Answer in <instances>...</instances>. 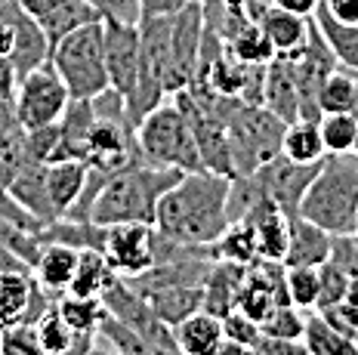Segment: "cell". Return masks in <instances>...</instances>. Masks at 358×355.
Listing matches in <instances>:
<instances>
[{"mask_svg": "<svg viewBox=\"0 0 358 355\" xmlns=\"http://www.w3.org/2000/svg\"><path fill=\"white\" fill-rule=\"evenodd\" d=\"M229 191H232V176L213 173V170L182 173V180L161 198L155 229L179 244L210 247L232 223Z\"/></svg>", "mask_w": 358, "mask_h": 355, "instance_id": "6da1fadb", "label": "cell"}, {"mask_svg": "<svg viewBox=\"0 0 358 355\" xmlns=\"http://www.w3.org/2000/svg\"><path fill=\"white\" fill-rule=\"evenodd\" d=\"M182 180V170L139 164L108 176V182L99 189L93 207H90V223L115 226V223H145L155 226L158 204L176 182Z\"/></svg>", "mask_w": 358, "mask_h": 355, "instance_id": "7a4b0ae2", "label": "cell"}, {"mask_svg": "<svg viewBox=\"0 0 358 355\" xmlns=\"http://www.w3.org/2000/svg\"><path fill=\"white\" fill-rule=\"evenodd\" d=\"M300 217L331 235L358 232V158L327 154L309 191L303 195Z\"/></svg>", "mask_w": 358, "mask_h": 355, "instance_id": "3957f363", "label": "cell"}, {"mask_svg": "<svg viewBox=\"0 0 358 355\" xmlns=\"http://www.w3.org/2000/svg\"><path fill=\"white\" fill-rule=\"evenodd\" d=\"M136 145H139V154H143L145 164L176 167V170H182V173L204 170L192 124L185 121V115L179 112V106L173 99L161 102L158 108H152V112L136 124Z\"/></svg>", "mask_w": 358, "mask_h": 355, "instance_id": "277c9868", "label": "cell"}, {"mask_svg": "<svg viewBox=\"0 0 358 355\" xmlns=\"http://www.w3.org/2000/svg\"><path fill=\"white\" fill-rule=\"evenodd\" d=\"M50 62L69 87L71 99H93L108 90V65H106V28L102 22L78 28L50 50Z\"/></svg>", "mask_w": 358, "mask_h": 355, "instance_id": "5b68a950", "label": "cell"}, {"mask_svg": "<svg viewBox=\"0 0 358 355\" xmlns=\"http://www.w3.org/2000/svg\"><path fill=\"white\" fill-rule=\"evenodd\" d=\"M229 145H232L235 176H250L257 167L281 154V136L287 124L278 115H272L266 106L238 102L226 117Z\"/></svg>", "mask_w": 358, "mask_h": 355, "instance_id": "8992f818", "label": "cell"}, {"mask_svg": "<svg viewBox=\"0 0 358 355\" xmlns=\"http://www.w3.org/2000/svg\"><path fill=\"white\" fill-rule=\"evenodd\" d=\"M71 102L69 87L62 84L53 62H43L41 68L28 71L19 78L16 96H13V108H16L19 121L25 130L47 127V124H59Z\"/></svg>", "mask_w": 358, "mask_h": 355, "instance_id": "52a82bcc", "label": "cell"}, {"mask_svg": "<svg viewBox=\"0 0 358 355\" xmlns=\"http://www.w3.org/2000/svg\"><path fill=\"white\" fill-rule=\"evenodd\" d=\"M204 28H207V16L201 0H192L179 13H173V25H170V87H173V93L189 87L198 75Z\"/></svg>", "mask_w": 358, "mask_h": 355, "instance_id": "ba28073f", "label": "cell"}, {"mask_svg": "<svg viewBox=\"0 0 358 355\" xmlns=\"http://www.w3.org/2000/svg\"><path fill=\"white\" fill-rule=\"evenodd\" d=\"M322 164L324 161L300 164V161H290V158H285V154H275L272 161H266L263 167H257L250 176L268 201H275L287 217H294V213H300L303 195L309 191L312 180L318 176Z\"/></svg>", "mask_w": 358, "mask_h": 355, "instance_id": "9c48e42d", "label": "cell"}, {"mask_svg": "<svg viewBox=\"0 0 358 355\" xmlns=\"http://www.w3.org/2000/svg\"><path fill=\"white\" fill-rule=\"evenodd\" d=\"M102 256L111 272L121 278H136L155 266V226L145 223H115L106 226Z\"/></svg>", "mask_w": 358, "mask_h": 355, "instance_id": "30bf717a", "label": "cell"}, {"mask_svg": "<svg viewBox=\"0 0 358 355\" xmlns=\"http://www.w3.org/2000/svg\"><path fill=\"white\" fill-rule=\"evenodd\" d=\"M53 294H47L34 281L31 269L0 272V328L10 324H37L41 315L53 306Z\"/></svg>", "mask_w": 358, "mask_h": 355, "instance_id": "8fae6325", "label": "cell"}, {"mask_svg": "<svg viewBox=\"0 0 358 355\" xmlns=\"http://www.w3.org/2000/svg\"><path fill=\"white\" fill-rule=\"evenodd\" d=\"M0 19L13 28V68L19 78H25L28 71L41 68L43 62H50V41L43 34L41 22L28 16L16 0H0Z\"/></svg>", "mask_w": 358, "mask_h": 355, "instance_id": "7c38bea8", "label": "cell"}, {"mask_svg": "<svg viewBox=\"0 0 358 355\" xmlns=\"http://www.w3.org/2000/svg\"><path fill=\"white\" fill-rule=\"evenodd\" d=\"M106 28V65L108 80L117 93L130 96L139 80V56H143V43H139V25H121V22H102Z\"/></svg>", "mask_w": 358, "mask_h": 355, "instance_id": "4fadbf2b", "label": "cell"}, {"mask_svg": "<svg viewBox=\"0 0 358 355\" xmlns=\"http://www.w3.org/2000/svg\"><path fill=\"white\" fill-rule=\"evenodd\" d=\"M241 219H248V223L253 226V232H257L259 260L285 263V254H287V213L281 210L275 201H268L266 195H259Z\"/></svg>", "mask_w": 358, "mask_h": 355, "instance_id": "5bb4252c", "label": "cell"}, {"mask_svg": "<svg viewBox=\"0 0 358 355\" xmlns=\"http://www.w3.org/2000/svg\"><path fill=\"white\" fill-rule=\"evenodd\" d=\"M87 173H90L87 161L62 158L47 164V195H50V204H53L56 219H65L78 207L80 195L87 189Z\"/></svg>", "mask_w": 358, "mask_h": 355, "instance_id": "9a60e30c", "label": "cell"}, {"mask_svg": "<svg viewBox=\"0 0 358 355\" xmlns=\"http://www.w3.org/2000/svg\"><path fill=\"white\" fill-rule=\"evenodd\" d=\"M78 256H80V250L71 247V244L43 241L41 254H37V260L31 266V275L47 294L62 297L74 278V269H78Z\"/></svg>", "mask_w": 358, "mask_h": 355, "instance_id": "2e32d148", "label": "cell"}, {"mask_svg": "<svg viewBox=\"0 0 358 355\" xmlns=\"http://www.w3.org/2000/svg\"><path fill=\"white\" fill-rule=\"evenodd\" d=\"M257 22L268 38V43L275 47V56H285V59L296 56L306 47V41H309L312 16L306 19V16H296V13L281 10V6H275V3H266Z\"/></svg>", "mask_w": 358, "mask_h": 355, "instance_id": "e0dca14e", "label": "cell"}, {"mask_svg": "<svg viewBox=\"0 0 358 355\" xmlns=\"http://www.w3.org/2000/svg\"><path fill=\"white\" fill-rule=\"evenodd\" d=\"M331 232L294 213L287 217V254L285 266H322L331 256Z\"/></svg>", "mask_w": 358, "mask_h": 355, "instance_id": "ac0fdd59", "label": "cell"}, {"mask_svg": "<svg viewBox=\"0 0 358 355\" xmlns=\"http://www.w3.org/2000/svg\"><path fill=\"white\" fill-rule=\"evenodd\" d=\"M263 106L272 115H278L285 124L300 117V93H296V78L294 65L285 56H275L266 65V80H263Z\"/></svg>", "mask_w": 358, "mask_h": 355, "instance_id": "d6986e66", "label": "cell"}, {"mask_svg": "<svg viewBox=\"0 0 358 355\" xmlns=\"http://www.w3.org/2000/svg\"><path fill=\"white\" fill-rule=\"evenodd\" d=\"M6 191H10L16 201L31 213L34 219H41L43 226L56 223V213H53V204H50V195H47V164H25L19 167L10 180L3 182Z\"/></svg>", "mask_w": 358, "mask_h": 355, "instance_id": "ffe728a7", "label": "cell"}, {"mask_svg": "<svg viewBox=\"0 0 358 355\" xmlns=\"http://www.w3.org/2000/svg\"><path fill=\"white\" fill-rule=\"evenodd\" d=\"M139 297H145V303L158 312V318L164 324H170V328H176L179 321H185V318L195 315L198 309H204V287H198V284L155 287V291H143Z\"/></svg>", "mask_w": 358, "mask_h": 355, "instance_id": "44dd1931", "label": "cell"}, {"mask_svg": "<svg viewBox=\"0 0 358 355\" xmlns=\"http://www.w3.org/2000/svg\"><path fill=\"white\" fill-rule=\"evenodd\" d=\"M173 334L182 355H213L216 346L226 340V324H222L220 315L198 309L195 315H189L185 321L176 324Z\"/></svg>", "mask_w": 358, "mask_h": 355, "instance_id": "7402d4cb", "label": "cell"}, {"mask_svg": "<svg viewBox=\"0 0 358 355\" xmlns=\"http://www.w3.org/2000/svg\"><path fill=\"white\" fill-rule=\"evenodd\" d=\"M244 272L248 266L241 263H226V260H216L210 275L204 281V309L220 318H226L235 309L238 300V287L244 281Z\"/></svg>", "mask_w": 358, "mask_h": 355, "instance_id": "603a6c76", "label": "cell"}, {"mask_svg": "<svg viewBox=\"0 0 358 355\" xmlns=\"http://www.w3.org/2000/svg\"><path fill=\"white\" fill-rule=\"evenodd\" d=\"M25 136L28 130L22 127L13 99H0V182H6L19 167L31 164L25 154Z\"/></svg>", "mask_w": 358, "mask_h": 355, "instance_id": "cb8c5ba5", "label": "cell"}, {"mask_svg": "<svg viewBox=\"0 0 358 355\" xmlns=\"http://www.w3.org/2000/svg\"><path fill=\"white\" fill-rule=\"evenodd\" d=\"M93 22H102V19L90 0H59L53 10L41 19V28L50 41V50H53L62 38H69V34H74L84 25H93Z\"/></svg>", "mask_w": 358, "mask_h": 355, "instance_id": "d4e9b609", "label": "cell"}, {"mask_svg": "<svg viewBox=\"0 0 358 355\" xmlns=\"http://www.w3.org/2000/svg\"><path fill=\"white\" fill-rule=\"evenodd\" d=\"M281 154L290 161H300V164H315V161L327 158L322 130H318V121H309V117H296L285 127V136H281Z\"/></svg>", "mask_w": 358, "mask_h": 355, "instance_id": "484cf974", "label": "cell"}, {"mask_svg": "<svg viewBox=\"0 0 358 355\" xmlns=\"http://www.w3.org/2000/svg\"><path fill=\"white\" fill-rule=\"evenodd\" d=\"M303 343L309 349V355H355V340L334 328L318 309L306 312Z\"/></svg>", "mask_w": 358, "mask_h": 355, "instance_id": "4316f807", "label": "cell"}, {"mask_svg": "<svg viewBox=\"0 0 358 355\" xmlns=\"http://www.w3.org/2000/svg\"><path fill=\"white\" fill-rule=\"evenodd\" d=\"M210 256L213 260H226V263H241V266L257 263L259 250H257V232H253V226L248 219L229 223L226 232L210 244Z\"/></svg>", "mask_w": 358, "mask_h": 355, "instance_id": "83f0119b", "label": "cell"}, {"mask_svg": "<svg viewBox=\"0 0 358 355\" xmlns=\"http://www.w3.org/2000/svg\"><path fill=\"white\" fill-rule=\"evenodd\" d=\"M111 275H115V272H111L106 256H102V250L84 247L78 256L74 278H71V284L65 294H74V297H102V291L108 287Z\"/></svg>", "mask_w": 358, "mask_h": 355, "instance_id": "f1b7e54d", "label": "cell"}, {"mask_svg": "<svg viewBox=\"0 0 358 355\" xmlns=\"http://www.w3.org/2000/svg\"><path fill=\"white\" fill-rule=\"evenodd\" d=\"M315 22L322 28L327 47H331L334 59L349 71H358V25H346V22H337L324 6L315 10Z\"/></svg>", "mask_w": 358, "mask_h": 355, "instance_id": "f546056e", "label": "cell"}, {"mask_svg": "<svg viewBox=\"0 0 358 355\" xmlns=\"http://www.w3.org/2000/svg\"><path fill=\"white\" fill-rule=\"evenodd\" d=\"M358 106V80H355V71L337 68L324 78L322 90H318V108L322 115H334V112H355Z\"/></svg>", "mask_w": 358, "mask_h": 355, "instance_id": "4dcf8cb0", "label": "cell"}, {"mask_svg": "<svg viewBox=\"0 0 358 355\" xmlns=\"http://www.w3.org/2000/svg\"><path fill=\"white\" fill-rule=\"evenodd\" d=\"M99 340H106L117 355H182L179 349H164V346L148 343V340H143L133 328H127L124 321H117V318H111V315L102 318Z\"/></svg>", "mask_w": 358, "mask_h": 355, "instance_id": "1f68e13d", "label": "cell"}, {"mask_svg": "<svg viewBox=\"0 0 358 355\" xmlns=\"http://www.w3.org/2000/svg\"><path fill=\"white\" fill-rule=\"evenodd\" d=\"M56 309L71 331H90V334H99L102 318L108 315L102 297H74V294L56 297Z\"/></svg>", "mask_w": 358, "mask_h": 355, "instance_id": "d6a6232c", "label": "cell"}, {"mask_svg": "<svg viewBox=\"0 0 358 355\" xmlns=\"http://www.w3.org/2000/svg\"><path fill=\"white\" fill-rule=\"evenodd\" d=\"M226 50L238 62H248V65H268L275 59V47L263 34L259 22H248L244 28H238L232 38L226 41Z\"/></svg>", "mask_w": 358, "mask_h": 355, "instance_id": "836d02e7", "label": "cell"}, {"mask_svg": "<svg viewBox=\"0 0 358 355\" xmlns=\"http://www.w3.org/2000/svg\"><path fill=\"white\" fill-rule=\"evenodd\" d=\"M318 130H322L327 154H349L358 136V115L355 112L322 115L318 117Z\"/></svg>", "mask_w": 358, "mask_h": 355, "instance_id": "e575fe53", "label": "cell"}, {"mask_svg": "<svg viewBox=\"0 0 358 355\" xmlns=\"http://www.w3.org/2000/svg\"><path fill=\"white\" fill-rule=\"evenodd\" d=\"M306 309L294 306V303H281L259 321V331L266 337H285V340H303L306 331Z\"/></svg>", "mask_w": 358, "mask_h": 355, "instance_id": "d590c367", "label": "cell"}, {"mask_svg": "<svg viewBox=\"0 0 358 355\" xmlns=\"http://www.w3.org/2000/svg\"><path fill=\"white\" fill-rule=\"evenodd\" d=\"M318 266H287V294L300 309H315L318 303Z\"/></svg>", "mask_w": 358, "mask_h": 355, "instance_id": "8d00e7d4", "label": "cell"}, {"mask_svg": "<svg viewBox=\"0 0 358 355\" xmlns=\"http://www.w3.org/2000/svg\"><path fill=\"white\" fill-rule=\"evenodd\" d=\"M0 355H47L34 324L0 328Z\"/></svg>", "mask_w": 358, "mask_h": 355, "instance_id": "74e56055", "label": "cell"}, {"mask_svg": "<svg viewBox=\"0 0 358 355\" xmlns=\"http://www.w3.org/2000/svg\"><path fill=\"white\" fill-rule=\"evenodd\" d=\"M318 275H322V281H318V303L315 309H334L340 306L343 300H346V291H349V281H352V275H346L343 269H337L334 263H322L318 266Z\"/></svg>", "mask_w": 358, "mask_h": 355, "instance_id": "f35d334b", "label": "cell"}, {"mask_svg": "<svg viewBox=\"0 0 358 355\" xmlns=\"http://www.w3.org/2000/svg\"><path fill=\"white\" fill-rule=\"evenodd\" d=\"M56 152H59V124H47V127L28 130L25 154L31 164H50V161H56Z\"/></svg>", "mask_w": 358, "mask_h": 355, "instance_id": "ab89813d", "label": "cell"}, {"mask_svg": "<svg viewBox=\"0 0 358 355\" xmlns=\"http://www.w3.org/2000/svg\"><path fill=\"white\" fill-rule=\"evenodd\" d=\"M102 22H121V25H139L143 22V3L139 0H90Z\"/></svg>", "mask_w": 358, "mask_h": 355, "instance_id": "60d3db41", "label": "cell"}, {"mask_svg": "<svg viewBox=\"0 0 358 355\" xmlns=\"http://www.w3.org/2000/svg\"><path fill=\"white\" fill-rule=\"evenodd\" d=\"M327 263H334L337 269H343L346 275H358V232L349 235H334L331 238V256Z\"/></svg>", "mask_w": 358, "mask_h": 355, "instance_id": "b9f144b4", "label": "cell"}, {"mask_svg": "<svg viewBox=\"0 0 358 355\" xmlns=\"http://www.w3.org/2000/svg\"><path fill=\"white\" fill-rule=\"evenodd\" d=\"M0 219H6V223H13V226H19V229H28V232H41L43 223L41 219H34L31 213L22 207L16 198L6 191V186L0 182Z\"/></svg>", "mask_w": 358, "mask_h": 355, "instance_id": "7bdbcfd3", "label": "cell"}, {"mask_svg": "<svg viewBox=\"0 0 358 355\" xmlns=\"http://www.w3.org/2000/svg\"><path fill=\"white\" fill-rule=\"evenodd\" d=\"M222 324H226V337H235V340H241V343H250L253 349H257V343H259V337H263V331H259V324L253 321V318H248L244 312L232 309V312L222 318Z\"/></svg>", "mask_w": 358, "mask_h": 355, "instance_id": "ee69618b", "label": "cell"}, {"mask_svg": "<svg viewBox=\"0 0 358 355\" xmlns=\"http://www.w3.org/2000/svg\"><path fill=\"white\" fill-rule=\"evenodd\" d=\"M257 355H309L303 340H285V337H259Z\"/></svg>", "mask_w": 358, "mask_h": 355, "instance_id": "f6af8a7d", "label": "cell"}, {"mask_svg": "<svg viewBox=\"0 0 358 355\" xmlns=\"http://www.w3.org/2000/svg\"><path fill=\"white\" fill-rule=\"evenodd\" d=\"M322 6L331 13L337 22L358 25V0H322Z\"/></svg>", "mask_w": 358, "mask_h": 355, "instance_id": "bcb514c9", "label": "cell"}, {"mask_svg": "<svg viewBox=\"0 0 358 355\" xmlns=\"http://www.w3.org/2000/svg\"><path fill=\"white\" fill-rule=\"evenodd\" d=\"M139 3H143V19H148V16H173L192 0H139Z\"/></svg>", "mask_w": 358, "mask_h": 355, "instance_id": "7dc6e473", "label": "cell"}, {"mask_svg": "<svg viewBox=\"0 0 358 355\" xmlns=\"http://www.w3.org/2000/svg\"><path fill=\"white\" fill-rule=\"evenodd\" d=\"M19 87V75L10 59H0V99H13Z\"/></svg>", "mask_w": 358, "mask_h": 355, "instance_id": "c3c4849f", "label": "cell"}, {"mask_svg": "<svg viewBox=\"0 0 358 355\" xmlns=\"http://www.w3.org/2000/svg\"><path fill=\"white\" fill-rule=\"evenodd\" d=\"M268 3H275V6H281V10L309 19V16H315V10L322 6V0H268Z\"/></svg>", "mask_w": 358, "mask_h": 355, "instance_id": "681fc988", "label": "cell"}, {"mask_svg": "<svg viewBox=\"0 0 358 355\" xmlns=\"http://www.w3.org/2000/svg\"><path fill=\"white\" fill-rule=\"evenodd\" d=\"M213 355H257V349H253L250 343H241V340H235V337H226L220 346H216Z\"/></svg>", "mask_w": 358, "mask_h": 355, "instance_id": "f907efd6", "label": "cell"}, {"mask_svg": "<svg viewBox=\"0 0 358 355\" xmlns=\"http://www.w3.org/2000/svg\"><path fill=\"white\" fill-rule=\"evenodd\" d=\"M16 3H19L25 13H28V16H34L37 22H41V19L47 16V13H50V10H53V6L59 3V0H16Z\"/></svg>", "mask_w": 358, "mask_h": 355, "instance_id": "816d5d0a", "label": "cell"}, {"mask_svg": "<svg viewBox=\"0 0 358 355\" xmlns=\"http://www.w3.org/2000/svg\"><path fill=\"white\" fill-rule=\"evenodd\" d=\"M13 56V28L0 19V59H10Z\"/></svg>", "mask_w": 358, "mask_h": 355, "instance_id": "f5cc1de1", "label": "cell"}, {"mask_svg": "<svg viewBox=\"0 0 358 355\" xmlns=\"http://www.w3.org/2000/svg\"><path fill=\"white\" fill-rule=\"evenodd\" d=\"M3 269H28V266L22 263L10 247H3V244H0V272H3Z\"/></svg>", "mask_w": 358, "mask_h": 355, "instance_id": "db71d44e", "label": "cell"}, {"mask_svg": "<svg viewBox=\"0 0 358 355\" xmlns=\"http://www.w3.org/2000/svg\"><path fill=\"white\" fill-rule=\"evenodd\" d=\"M87 355H117V352L111 349V346H99V343H96V346H93V349H90Z\"/></svg>", "mask_w": 358, "mask_h": 355, "instance_id": "11a10c76", "label": "cell"}, {"mask_svg": "<svg viewBox=\"0 0 358 355\" xmlns=\"http://www.w3.org/2000/svg\"><path fill=\"white\" fill-rule=\"evenodd\" d=\"M216 3H220V0H204V3H201V6H204V10H213Z\"/></svg>", "mask_w": 358, "mask_h": 355, "instance_id": "9f6ffc18", "label": "cell"}, {"mask_svg": "<svg viewBox=\"0 0 358 355\" xmlns=\"http://www.w3.org/2000/svg\"><path fill=\"white\" fill-rule=\"evenodd\" d=\"M349 154H355V158H358V136H355V143H352V152H349Z\"/></svg>", "mask_w": 358, "mask_h": 355, "instance_id": "6f0895ef", "label": "cell"}, {"mask_svg": "<svg viewBox=\"0 0 358 355\" xmlns=\"http://www.w3.org/2000/svg\"><path fill=\"white\" fill-rule=\"evenodd\" d=\"M355 355H358V346H355Z\"/></svg>", "mask_w": 358, "mask_h": 355, "instance_id": "680465c9", "label": "cell"}, {"mask_svg": "<svg viewBox=\"0 0 358 355\" xmlns=\"http://www.w3.org/2000/svg\"><path fill=\"white\" fill-rule=\"evenodd\" d=\"M201 3H204V0H201Z\"/></svg>", "mask_w": 358, "mask_h": 355, "instance_id": "91938a15", "label": "cell"}, {"mask_svg": "<svg viewBox=\"0 0 358 355\" xmlns=\"http://www.w3.org/2000/svg\"><path fill=\"white\" fill-rule=\"evenodd\" d=\"M355 278H358V275H355Z\"/></svg>", "mask_w": 358, "mask_h": 355, "instance_id": "94428289", "label": "cell"}]
</instances>
